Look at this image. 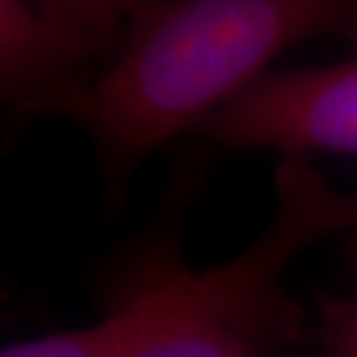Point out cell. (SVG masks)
Masks as SVG:
<instances>
[{"instance_id":"cell-1","label":"cell","mask_w":357,"mask_h":357,"mask_svg":"<svg viewBox=\"0 0 357 357\" xmlns=\"http://www.w3.org/2000/svg\"><path fill=\"white\" fill-rule=\"evenodd\" d=\"M319 36L357 44V2H137L114 62L32 114L74 119L121 173L252 86L280 52Z\"/></svg>"},{"instance_id":"cell-2","label":"cell","mask_w":357,"mask_h":357,"mask_svg":"<svg viewBox=\"0 0 357 357\" xmlns=\"http://www.w3.org/2000/svg\"><path fill=\"white\" fill-rule=\"evenodd\" d=\"M276 195L266 230L229 262L192 272L161 260L100 324L14 344L4 357H139L165 340L213 328L256 345L292 342L302 312L284 290V274L307 246L349 230L354 199L333 191L307 155H284Z\"/></svg>"},{"instance_id":"cell-3","label":"cell","mask_w":357,"mask_h":357,"mask_svg":"<svg viewBox=\"0 0 357 357\" xmlns=\"http://www.w3.org/2000/svg\"><path fill=\"white\" fill-rule=\"evenodd\" d=\"M195 131L229 149L357 155V56L326 68L264 74Z\"/></svg>"},{"instance_id":"cell-4","label":"cell","mask_w":357,"mask_h":357,"mask_svg":"<svg viewBox=\"0 0 357 357\" xmlns=\"http://www.w3.org/2000/svg\"><path fill=\"white\" fill-rule=\"evenodd\" d=\"M137 2H0V88L20 112L74 86L79 72L117 50Z\"/></svg>"},{"instance_id":"cell-5","label":"cell","mask_w":357,"mask_h":357,"mask_svg":"<svg viewBox=\"0 0 357 357\" xmlns=\"http://www.w3.org/2000/svg\"><path fill=\"white\" fill-rule=\"evenodd\" d=\"M258 345L229 330H199L165 340L139 357H258Z\"/></svg>"},{"instance_id":"cell-6","label":"cell","mask_w":357,"mask_h":357,"mask_svg":"<svg viewBox=\"0 0 357 357\" xmlns=\"http://www.w3.org/2000/svg\"><path fill=\"white\" fill-rule=\"evenodd\" d=\"M321 357H357V292L318 300Z\"/></svg>"},{"instance_id":"cell-7","label":"cell","mask_w":357,"mask_h":357,"mask_svg":"<svg viewBox=\"0 0 357 357\" xmlns=\"http://www.w3.org/2000/svg\"><path fill=\"white\" fill-rule=\"evenodd\" d=\"M347 232V252L357 262V197H354V222Z\"/></svg>"}]
</instances>
